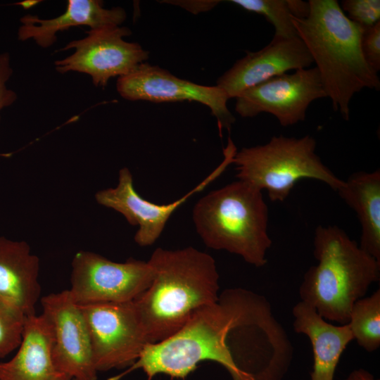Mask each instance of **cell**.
<instances>
[{"label": "cell", "mask_w": 380, "mask_h": 380, "mask_svg": "<svg viewBox=\"0 0 380 380\" xmlns=\"http://www.w3.org/2000/svg\"><path fill=\"white\" fill-rule=\"evenodd\" d=\"M293 346L271 304L243 288L227 289L169 338L146 346L130 369L147 380L158 374L184 378L202 361L223 366L232 380H282Z\"/></svg>", "instance_id": "obj_1"}, {"label": "cell", "mask_w": 380, "mask_h": 380, "mask_svg": "<svg viewBox=\"0 0 380 380\" xmlns=\"http://www.w3.org/2000/svg\"><path fill=\"white\" fill-rule=\"evenodd\" d=\"M148 262L153 279L133 303L150 344L169 338L198 310L215 303L220 276L214 258L191 246L158 248Z\"/></svg>", "instance_id": "obj_2"}, {"label": "cell", "mask_w": 380, "mask_h": 380, "mask_svg": "<svg viewBox=\"0 0 380 380\" xmlns=\"http://www.w3.org/2000/svg\"><path fill=\"white\" fill-rule=\"evenodd\" d=\"M308 4V15L292 16L293 25L316 64L334 110L348 120L353 95L365 88L380 89L378 74L361 51L365 27L350 20L336 0H310Z\"/></svg>", "instance_id": "obj_3"}, {"label": "cell", "mask_w": 380, "mask_h": 380, "mask_svg": "<svg viewBox=\"0 0 380 380\" xmlns=\"http://www.w3.org/2000/svg\"><path fill=\"white\" fill-rule=\"evenodd\" d=\"M313 248L318 263L304 274L301 301L325 320L346 324L353 304L379 281L380 262L337 226H318Z\"/></svg>", "instance_id": "obj_4"}, {"label": "cell", "mask_w": 380, "mask_h": 380, "mask_svg": "<svg viewBox=\"0 0 380 380\" xmlns=\"http://www.w3.org/2000/svg\"><path fill=\"white\" fill-rule=\"evenodd\" d=\"M192 217L208 248L236 254L256 267L266 265L272 240L262 191L241 180L234 182L200 198Z\"/></svg>", "instance_id": "obj_5"}, {"label": "cell", "mask_w": 380, "mask_h": 380, "mask_svg": "<svg viewBox=\"0 0 380 380\" xmlns=\"http://www.w3.org/2000/svg\"><path fill=\"white\" fill-rule=\"evenodd\" d=\"M316 146L315 139L310 135L300 138L274 136L265 144L236 151L232 163L239 180L266 190L273 202L284 201L303 179L322 182L336 191L344 180L322 162L315 153Z\"/></svg>", "instance_id": "obj_6"}, {"label": "cell", "mask_w": 380, "mask_h": 380, "mask_svg": "<svg viewBox=\"0 0 380 380\" xmlns=\"http://www.w3.org/2000/svg\"><path fill=\"white\" fill-rule=\"evenodd\" d=\"M71 265L68 291L77 305L132 301L148 288L154 277L148 261L129 258L117 262L87 251L77 252Z\"/></svg>", "instance_id": "obj_7"}, {"label": "cell", "mask_w": 380, "mask_h": 380, "mask_svg": "<svg viewBox=\"0 0 380 380\" xmlns=\"http://www.w3.org/2000/svg\"><path fill=\"white\" fill-rule=\"evenodd\" d=\"M78 305L88 327L98 372L132 365L149 344L133 300Z\"/></svg>", "instance_id": "obj_8"}, {"label": "cell", "mask_w": 380, "mask_h": 380, "mask_svg": "<svg viewBox=\"0 0 380 380\" xmlns=\"http://www.w3.org/2000/svg\"><path fill=\"white\" fill-rule=\"evenodd\" d=\"M131 34L130 29L122 26L89 29L86 37L61 49L74 51L56 61L55 68L60 73L87 74L96 87L103 88L110 79L130 73L148 58V51L139 44L124 39Z\"/></svg>", "instance_id": "obj_9"}, {"label": "cell", "mask_w": 380, "mask_h": 380, "mask_svg": "<svg viewBox=\"0 0 380 380\" xmlns=\"http://www.w3.org/2000/svg\"><path fill=\"white\" fill-rule=\"evenodd\" d=\"M324 97L327 96L317 69L308 68L274 77L243 91L235 98V110L243 118L268 113L281 126L289 127L305 120L310 104Z\"/></svg>", "instance_id": "obj_10"}, {"label": "cell", "mask_w": 380, "mask_h": 380, "mask_svg": "<svg viewBox=\"0 0 380 380\" xmlns=\"http://www.w3.org/2000/svg\"><path fill=\"white\" fill-rule=\"evenodd\" d=\"M116 89L129 101L175 102L191 101L208 106L215 117L220 134L230 130L236 118L227 107V93L217 86H204L172 75L158 65L143 63L130 73L118 77Z\"/></svg>", "instance_id": "obj_11"}, {"label": "cell", "mask_w": 380, "mask_h": 380, "mask_svg": "<svg viewBox=\"0 0 380 380\" xmlns=\"http://www.w3.org/2000/svg\"><path fill=\"white\" fill-rule=\"evenodd\" d=\"M236 148L227 143L223 150L222 162L198 186L168 204H156L143 198L135 190L133 177L127 167L119 171L118 183L115 188L99 191L95 194L96 202L122 214L129 224L138 226L134 239L140 246L153 245L161 235L172 213L195 193L202 191L218 177L232 163Z\"/></svg>", "instance_id": "obj_12"}, {"label": "cell", "mask_w": 380, "mask_h": 380, "mask_svg": "<svg viewBox=\"0 0 380 380\" xmlns=\"http://www.w3.org/2000/svg\"><path fill=\"white\" fill-rule=\"evenodd\" d=\"M40 302L42 314L52 328V357L56 369L77 380H97L88 327L69 291L50 293Z\"/></svg>", "instance_id": "obj_13"}, {"label": "cell", "mask_w": 380, "mask_h": 380, "mask_svg": "<svg viewBox=\"0 0 380 380\" xmlns=\"http://www.w3.org/2000/svg\"><path fill=\"white\" fill-rule=\"evenodd\" d=\"M312 58L298 37H273L266 46L255 52H247L221 75L217 85L229 99L243 91L289 70L308 68Z\"/></svg>", "instance_id": "obj_14"}, {"label": "cell", "mask_w": 380, "mask_h": 380, "mask_svg": "<svg viewBox=\"0 0 380 380\" xmlns=\"http://www.w3.org/2000/svg\"><path fill=\"white\" fill-rule=\"evenodd\" d=\"M124 8H106L99 0H68L64 13L50 19L27 14L20 19L18 30L20 41L33 40L42 48L55 44L57 33L72 27L88 26L89 29L120 26L126 20Z\"/></svg>", "instance_id": "obj_15"}, {"label": "cell", "mask_w": 380, "mask_h": 380, "mask_svg": "<svg viewBox=\"0 0 380 380\" xmlns=\"http://www.w3.org/2000/svg\"><path fill=\"white\" fill-rule=\"evenodd\" d=\"M39 260L24 241L0 236V299L25 317L40 298Z\"/></svg>", "instance_id": "obj_16"}, {"label": "cell", "mask_w": 380, "mask_h": 380, "mask_svg": "<svg viewBox=\"0 0 380 380\" xmlns=\"http://www.w3.org/2000/svg\"><path fill=\"white\" fill-rule=\"evenodd\" d=\"M53 334L49 321L42 313L25 317L22 341L16 354L0 362V380H65L52 357Z\"/></svg>", "instance_id": "obj_17"}, {"label": "cell", "mask_w": 380, "mask_h": 380, "mask_svg": "<svg viewBox=\"0 0 380 380\" xmlns=\"http://www.w3.org/2000/svg\"><path fill=\"white\" fill-rule=\"evenodd\" d=\"M295 332L309 338L313 352L310 380H334L336 367L347 346L353 340L348 324L336 326L303 301L292 309Z\"/></svg>", "instance_id": "obj_18"}, {"label": "cell", "mask_w": 380, "mask_h": 380, "mask_svg": "<svg viewBox=\"0 0 380 380\" xmlns=\"http://www.w3.org/2000/svg\"><path fill=\"white\" fill-rule=\"evenodd\" d=\"M357 214L361 224L360 247L380 262V171L352 174L336 191Z\"/></svg>", "instance_id": "obj_19"}, {"label": "cell", "mask_w": 380, "mask_h": 380, "mask_svg": "<svg viewBox=\"0 0 380 380\" xmlns=\"http://www.w3.org/2000/svg\"><path fill=\"white\" fill-rule=\"evenodd\" d=\"M230 3L249 12L263 15L274 27V37H298L292 23V16L305 17L308 2L300 0H232Z\"/></svg>", "instance_id": "obj_20"}, {"label": "cell", "mask_w": 380, "mask_h": 380, "mask_svg": "<svg viewBox=\"0 0 380 380\" xmlns=\"http://www.w3.org/2000/svg\"><path fill=\"white\" fill-rule=\"evenodd\" d=\"M353 339L367 352L380 346V290L357 300L353 305L348 322Z\"/></svg>", "instance_id": "obj_21"}, {"label": "cell", "mask_w": 380, "mask_h": 380, "mask_svg": "<svg viewBox=\"0 0 380 380\" xmlns=\"http://www.w3.org/2000/svg\"><path fill=\"white\" fill-rule=\"evenodd\" d=\"M25 316L0 299V357L18 348L21 343Z\"/></svg>", "instance_id": "obj_22"}, {"label": "cell", "mask_w": 380, "mask_h": 380, "mask_svg": "<svg viewBox=\"0 0 380 380\" xmlns=\"http://www.w3.org/2000/svg\"><path fill=\"white\" fill-rule=\"evenodd\" d=\"M340 6L350 20L365 28L380 21L379 0H343Z\"/></svg>", "instance_id": "obj_23"}, {"label": "cell", "mask_w": 380, "mask_h": 380, "mask_svg": "<svg viewBox=\"0 0 380 380\" xmlns=\"http://www.w3.org/2000/svg\"><path fill=\"white\" fill-rule=\"evenodd\" d=\"M361 51L367 64L378 73L380 70V21L365 28L361 39Z\"/></svg>", "instance_id": "obj_24"}, {"label": "cell", "mask_w": 380, "mask_h": 380, "mask_svg": "<svg viewBox=\"0 0 380 380\" xmlns=\"http://www.w3.org/2000/svg\"><path fill=\"white\" fill-rule=\"evenodd\" d=\"M13 74L8 53H0V112L12 105L17 99L16 93L8 88L6 84Z\"/></svg>", "instance_id": "obj_25"}, {"label": "cell", "mask_w": 380, "mask_h": 380, "mask_svg": "<svg viewBox=\"0 0 380 380\" xmlns=\"http://www.w3.org/2000/svg\"><path fill=\"white\" fill-rule=\"evenodd\" d=\"M167 4H172L184 8L193 13L207 11L217 5L220 1H165Z\"/></svg>", "instance_id": "obj_26"}, {"label": "cell", "mask_w": 380, "mask_h": 380, "mask_svg": "<svg viewBox=\"0 0 380 380\" xmlns=\"http://www.w3.org/2000/svg\"><path fill=\"white\" fill-rule=\"evenodd\" d=\"M344 380H379L374 379L367 370L360 368L352 371Z\"/></svg>", "instance_id": "obj_27"}, {"label": "cell", "mask_w": 380, "mask_h": 380, "mask_svg": "<svg viewBox=\"0 0 380 380\" xmlns=\"http://www.w3.org/2000/svg\"><path fill=\"white\" fill-rule=\"evenodd\" d=\"M65 380H77L75 379H65Z\"/></svg>", "instance_id": "obj_28"}]
</instances>
